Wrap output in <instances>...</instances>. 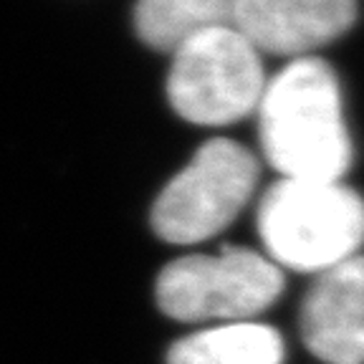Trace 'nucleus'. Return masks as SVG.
<instances>
[{"mask_svg": "<svg viewBox=\"0 0 364 364\" xmlns=\"http://www.w3.org/2000/svg\"><path fill=\"white\" fill-rule=\"evenodd\" d=\"M167 99L193 124H233L258 109L266 91L261 53L233 28L203 31L170 51Z\"/></svg>", "mask_w": 364, "mask_h": 364, "instance_id": "nucleus-3", "label": "nucleus"}, {"mask_svg": "<svg viewBox=\"0 0 364 364\" xmlns=\"http://www.w3.org/2000/svg\"><path fill=\"white\" fill-rule=\"evenodd\" d=\"M256 182L258 159L248 149L233 139H210L154 200V233L177 245L213 238L243 210Z\"/></svg>", "mask_w": 364, "mask_h": 364, "instance_id": "nucleus-4", "label": "nucleus"}, {"mask_svg": "<svg viewBox=\"0 0 364 364\" xmlns=\"http://www.w3.org/2000/svg\"><path fill=\"white\" fill-rule=\"evenodd\" d=\"M238 0H136V36L154 51H175L203 31L230 26Z\"/></svg>", "mask_w": 364, "mask_h": 364, "instance_id": "nucleus-9", "label": "nucleus"}, {"mask_svg": "<svg viewBox=\"0 0 364 364\" xmlns=\"http://www.w3.org/2000/svg\"><path fill=\"white\" fill-rule=\"evenodd\" d=\"M304 344L329 364H364V256L318 273L299 314Z\"/></svg>", "mask_w": 364, "mask_h": 364, "instance_id": "nucleus-7", "label": "nucleus"}, {"mask_svg": "<svg viewBox=\"0 0 364 364\" xmlns=\"http://www.w3.org/2000/svg\"><path fill=\"white\" fill-rule=\"evenodd\" d=\"M263 154L281 180L341 182L352 165L339 79L329 63L296 58L271 79L258 104Z\"/></svg>", "mask_w": 364, "mask_h": 364, "instance_id": "nucleus-1", "label": "nucleus"}, {"mask_svg": "<svg viewBox=\"0 0 364 364\" xmlns=\"http://www.w3.org/2000/svg\"><path fill=\"white\" fill-rule=\"evenodd\" d=\"M281 291L284 276L271 258L228 245L215 256L172 261L157 279V304L180 321H243L271 306Z\"/></svg>", "mask_w": 364, "mask_h": 364, "instance_id": "nucleus-5", "label": "nucleus"}, {"mask_svg": "<svg viewBox=\"0 0 364 364\" xmlns=\"http://www.w3.org/2000/svg\"><path fill=\"white\" fill-rule=\"evenodd\" d=\"M284 354V339L276 329L235 321L175 341L167 364H281Z\"/></svg>", "mask_w": 364, "mask_h": 364, "instance_id": "nucleus-8", "label": "nucleus"}, {"mask_svg": "<svg viewBox=\"0 0 364 364\" xmlns=\"http://www.w3.org/2000/svg\"><path fill=\"white\" fill-rule=\"evenodd\" d=\"M357 0H238L233 26L258 53L306 58L347 33Z\"/></svg>", "mask_w": 364, "mask_h": 364, "instance_id": "nucleus-6", "label": "nucleus"}, {"mask_svg": "<svg viewBox=\"0 0 364 364\" xmlns=\"http://www.w3.org/2000/svg\"><path fill=\"white\" fill-rule=\"evenodd\" d=\"M258 233L276 266L324 273L364 243V200L341 182L279 180L258 205Z\"/></svg>", "mask_w": 364, "mask_h": 364, "instance_id": "nucleus-2", "label": "nucleus"}]
</instances>
